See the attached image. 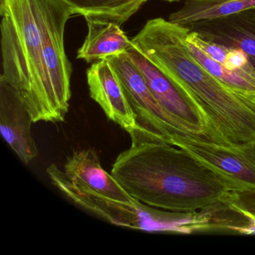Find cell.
Here are the masks:
<instances>
[{
  "mask_svg": "<svg viewBox=\"0 0 255 255\" xmlns=\"http://www.w3.org/2000/svg\"><path fill=\"white\" fill-rule=\"evenodd\" d=\"M187 38L226 69L238 73L255 82V65L243 50L207 41L195 31L190 30Z\"/></svg>",
  "mask_w": 255,
  "mask_h": 255,
  "instance_id": "obj_15",
  "label": "cell"
},
{
  "mask_svg": "<svg viewBox=\"0 0 255 255\" xmlns=\"http://www.w3.org/2000/svg\"><path fill=\"white\" fill-rule=\"evenodd\" d=\"M251 10H255V0H186L168 20L189 28Z\"/></svg>",
  "mask_w": 255,
  "mask_h": 255,
  "instance_id": "obj_12",
  "label": "cell"
},
{
  "mask_svg": "<svg viewBox=\"0 0 255 255\" xmlns=\"http://www.w3.org/2000/svg\"><path fill=\"white\" fill-rule=\"evenodd\" d=\"M88 34L77 52V59L88 63L126 53L132 45L131 40L113 20L87 17Z\"/></svg>",
  "mask_w": 255,
  "mask_h": 255,
  "instance_id": "obj_11",
  "label": "cell"
},
{
  "mask_svg": "<svg viewBox=\"0 0 255 255\" xmlns=\"http://www.w3.org/2000/svg\"><path fill=\"white\" fill-rule=\"evenodd\" d=\"M107 59L120 78L136 116L137 129L129 134L130 137L171 144V135L174 132L189 135L186 128L159 104L142 74L126 53Z\"/></svg>",
  "mask_w": 255,
  "mask_h": 255,
  "instance_id": "obj_4",
  "label": "cell"
},
{
  "mask_svg": "<svg viewBox=\"0 0 255 255\" xmlns=\"http://www.w3.org/2000/svg\"><path fill=\"white\" fill-rule=\"evenodd\" d=\"M126 53L138 68L150 92L164 110L177 119L186 128L189 135L206 138V128L202 119L168 77L132 44Z\"/></svg>",
  "mask_w": 255,
  "mask_h": 255,
  "instance_id": "obj_8",
  "label": "cell"
},
{
  "mask_svg": "<svg viewBox=\"0 0 255 255\" xmlns=\"http://www.w3.org/2000/svg\"><path fill=\"white\" fill-rule=\"evenodd\" d=\"M189 32V27L158 17L148 20L131 42L198 113L206 139L229 147H255V96L207 71L186 46Z\"/></svg>",
  "mask_w": 255,
  "mask_h": 255,
  "instance_id": "obj_1",
  "label": "cell"
},
{
  "mask_svg": "<svg viewBox=\"0 0 255 255\" xmlns=\"http://www.w3.org/2000/svg\"><path fill=\"white\" fill-rule=\"evenodd\" d=\"M44 45V62L50 93L62 122L71 98V65L64 44L65 26L74 14L62 0H41Z\"/></svg>",
  "mask_w": 255,
  "mask_h": 255,
  "instance_id": "obj_5",
  "label": "cell"
},
{
  "mask_svg": "<svg viewBox=\"0 0 255 255\" xmlns=\"http://www.w3.org/2000/svg\"><path fill=\"white\" fill-rule=\"evenodd\" d=\"M2 67L0 80L20 94L34 123L62 122L44 62L41 0H0Z\"/></svg>",
  "mask_w": 255,
  "mask_h": 255,
  "instance_id": "obj_3",
  "label": "cell"
},
{
  "mask_svg": "<svg viewBox=\"0 0 255 255\" xmlns=\"http://www.w3.org/2000/svg\"><path fill=\"white\" fill-rule=\"evenodd\" d=\"M74 14L105 19L122 25L149 0H62Z\"/></svg>",
  "mask_w": 255,
  "mask_h": 255,
  "instance_id": "obj_14",
  "label": "cell"
},
{
  "mask_svg": "<svg viewBox=\"0 0 255 255\" xmlns=\"http://www.w3.org/2000/svg\"><path fill=\"white\" fill-rule=\"evenodd\" d=\"M33 123L18 92L0 80V132L5 142L26 165L38 154L31 130Z\"/></svg>",
  "mask_w": 255,
  "mask_h": 255,
  "instance_id": "obj_10",
  "label": "cell"
},
{
  "mask_svg": "<svg viewBox=\"0 0 255 255\" xmlns=\"http://www.w3.org/2000/svg\"><path fill=\"white\" fill-rule=\"evenodd\" d=\"M168 2H175V1H180V0H166Z\"/></svg>",
  "mask_w": 255,
  "mask_h": 255,
  "instance_id": "obj_16",
  "label": "cell"
},
{
  "mask_svg": "<svg viewBox=\"0 0 255 255\" xmlns=\"http://www.w3.org/2000/svg\"><path fill=\"white\" fill-rule=\"evenodd\" d=\"M171 144L223 179L232 191L255 189V147H229L203 137L174 132Z\"/></svg>",
  "mask_w": 255,
  "mask_h": 255,
  "instance_id": "obj_6",
  "label": "cell"
},
{
  "mask_svg": "<svg viewBox=\"0 0 255 255\" xmlns=\"http://www.w3.org/2000/svg\"><path fill=\"white\" fill-rule=\"evenodd\" d=\"M111 174L137 201L153 208L193 213L223 199L229 185L184 150L164 141L131 137Z\"/></svg>",
  "mask_w": 255,
  "mask_h": 255,
  "instance_id": "obj_2",
  "label": "cell"
},
{
  "mask_svg": "<svg viewBox=\"0 0 255 255\" xmlns=\"http://www.w3.org/2000/svg\"><path fill=\"white\" fill-rule=\"evenodd\" d=\"M47 172L57 189L68 187L127 204L138 202L103 168L96 151L92 148L76 150L67 158L62 168L53 164L47 168Z\"/></svg>",
  "mask_w": 255,
  "mask_h": 255,
  "instance_id": "obj_7",
  "label": "cell"
},
{
  "mask_svg": "<svg viewBox=\"0 0 255 255\" xmlns=\"http://www.w3.org/2000/svg\"><path fill=\"white\" fill-rule=\"evenodd\" d=\"M90 96L106 116L129 134L137 129L136 116L117 73L107 59L93 62L86 71Z\"/></svg>",
  "mask_w": 255,
  "mask_h": 255,
  "instance_id": "obj_9",
  "label": "cell"
},
{
  "mask_svg": "<svg viewBox=\"0 0 255 255\" xmlns=\"http://www.w3.org/2000/svg\"><path fill=\"white\" fill-rule=\"evenodd\" d=\"M195 25L200 26L195 32L201 38L240 49L249 56L253 63L255 62V30L235 20L234 15Z\"/></svg>",
  "mask_w": 255,
  "mask_h": 255,
  "instance_id": "obj_13",
  "label": "cell"
}]
</instances>
